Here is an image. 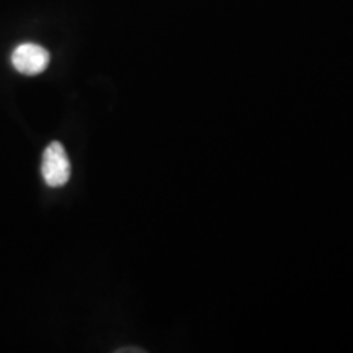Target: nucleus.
Here are the masks:
<instances>
[{
	"label": "nucleus",
	"mask_w": 353,
	"mask_h": 353,
	"mask_svg": "<svg viewBox=\"0 0 353 353\" xmlns=\"http://www.w3.org/2000/svg\"><path fill=\"white\" fill-rule=\"evenodd\" d=\"M41 175L44 183L51 188L64 187L70 179V162L64 145L57 141L44 149L41 161Z\"/></svg>",
	"instance_id": "1"
},
{
	"label": "nucleus",
	"mask_w": 353,
	"mask_h": 353,
	"mask_svg": "<svg viewBox=\"0 0 353 353\" xmlns=\"http://www.w3.org/2000/svg\"><path fill=\"white\" fill-rule=\"evenodd\" d=\"M50 52L43 46L33 43H23L13 51L12 64L23 76H38L50 65Z\"/></svg>",
	"instance_id": "2"
},
{
	"label": "nucleus",
	"mask_w": 353,
	"mask_h": 353,
	"mask_svg": "<svg viewBox=\"0 0 353 353\" xmlns=\"http://www.w3.org/2000/svg\"><path fill=\"white\" fill-rule=\"evenodd\" d=\"M144 353L143 348H120V350H117V353Z\"/></svg>",
	"instance_id": "3"
}]
</instances>
